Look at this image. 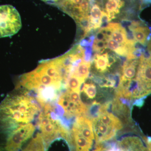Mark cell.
I'll return each mask as SVG.
<instances>
[{
	"mask_svg": "<svg viewBox=\"0 0 151 151\" xmlns=\"http://www.w3.org/2000/svg\"><path fill=\"white\" fill-rule=\"evenodd\" d=\"M40 111L36 99L27 93L9 94L0 104V131L29 124Z\"/></svg>",
	"mask_w": 151,
	"mask_h": 151,
	"instance_id": "obj_1",
	"label": "cell"
},
{
	"mask_svg": "<svg viewBox=\"0 0 151 151\" xmlns=\"http://www.w3.org/2000/svg\"><path fill=\"white\" fill-rule=\"evenodd\" d=\"M148 54H143L139 60L136 77L132 80L136 89L138 100H144L151 94V49H148Z\"/></svg>",
	"mask_w": 151,
	"mask_h": 151,
	"instance_id": "obj_3",
	"label": "cell"
},
{
	"mask_svg": "<svg viewBox=\"0 0 151 151\" xmlns=\"http://www.w3.org/2000/svg\"><path fill=\"white\" fill-rule=\"evenodd\" d=\"M43 108V111L41 112L38 119L37 125L45 150L57 138L62 137L69 142L70 138L67 129L59 119L54 107L51 104H47Z\"/></svg>",
	"mask_w": 151,
	"mask_h": 151,
	"instance_id": "obj_2",
	"label": "cell"
},
{
	"mask_svg": "<svg viewBox=\"0 0 151 151\" xmlns=\"http://www.w3.org/2000/svg\"><path fill=\"white\" fill-rule=\"evenodd\" d=\"M93 50L95 51L103 52L107 47V41L104 40H94L93 44Z\"/></svg>",
	"mask_w": 151,
	"mask_h": 151,
	"instance_id": "obj_18",
	"label": "cell"
},
{
	"mask_svg": "<svg viewBox=\"0 0 151 151\" xmlns=\"http://www.w3.org/2000/svg\"><path fill=\"white\" fill-rule=\"evenodd\" d=\"M121 46V45L119 44L111 38L109 39L107 41V47L115 52Z\"/></svg>",
	"mask_w": 151,
	"mask_h": 151,
	"instance_id": "obj_19",
	"label": "cell"
},
{
	"mask_svg": "<svg viewBox=\"0 0 151 151\" xmlns=\"http://www.w3.org/2000/svg\"><path fill=\"white\" fill-rule=\"evenodd\" d=\"M117 144L122 151H149L142 139L137 136L123 138Z\"/></svg>",
	"mask_w": 151,
	"mask_h": 151,
	"instance_id": "obj_8",
	"label": "cell"
},
{
	"mask_svg": "<svg viewBox=\"0 0 151 151\" xmlns=\"http://www.w3.org/2000/svg\"><path fill=\"white\" fill-rule=\"evenodd\" d=\"M22 27L20 15L15 8L10 5L0 6V38L14 35Z\"/></svg>",
	"mask_w": 151,
	"mask_h": 151,
	"instance_id": "obj_5",
	"label": "cell"
},
{
	"mask_svg": "<svg viewBox=\"0 0 151 151\" xmlns=\"http://www.w3.org/2000/svg\"><path fill=\"white\" fill-rule=\"evenodd\" d=\"M84 82L80 78L70 74L65 82V87L67 89L80 93V88Z\"/></svg>",
	"mask_w": 151,
	"mask_h": 151,
	"instance_id": "obj_16",
	"label": "cell"
},
{
	"mask_svg": "<svg viewBox=\"0 0 151 151\" xmlns=\"http://www.w3.org/2000/svg\"><path fill=\"white\" fill-rule=\"evenodd\" d=\"M92 121L96 144L110 140L116 136L119 131L116 127L103 124L96 118Z\"/></svg>",
	"mask_w": 151,
	"mask_h": 151,
	"instance_id": "obj_7",
	"label": "cell"
},
{
	"mask_svg": "<svg viewBox=\"0 0 151 151\" xmlns=\"http://www.w3.org/2000/svg\"><path fill=\"white\" fill-rule=\"evenodd\" d=\"M103 11L99 5L95 4L91 7L89 20L92 29H96L102 26Z\"/></svg>",
	"mask_w": 151,
	"mask_h": 151,
	"instance_id": "obj_14",
	"label": "cell"
},
{
	"mask_svg": "<svg viewBox=\"0 0 151 151\" xmlns=\"http://www.w3.org/2000/svg\"><path fill=\"white\" fill-rule=\"evenodd\" d=\"M83 92L89 99H93L97 95V88L95 84L93 83H85L81 89Z\"/></svg>",
	"mask_w": 151,
	"mask_h": 151,
	"instance_id": "obj_17",
	"label": "cell"
},
{
	"mask_svg": "<svg viewBox=\"0 0 151 151\" xmlns=\"http://www.w3.org/2000/svg\"><path fill=\"white\" fill-rule=\"evenodd\" d=\"M108 53L102 55L97 54L94 57V64L95 68L100 72H105L109 67Z\"/></svg>",
	"mask_w": 151,
	"mask_h": 151,
	"instance_id": "obj_15",
	"label": "cell"
},
{
	"mask_svg": "<svg viewBox=\"0 0 151 151\" xmlns=\"http://www.w3.org/2000/svg\"><path fill=\"white\" fill-rule=\"evenodd\" d=\"M139 22H134L130 29L132 30L135 40L142 45H145L150 33V29L146 26L139 25Z\"/></svg>",
	"mask_w": 151,
	"mask_h": 151,
	"instance_id": "obj_13",
	"label": "cell"
},
{
	"mask_svg": "<svg viewBox=\"0 0 151 151\" xmlns=\"http://www.w3.org/2000/svg\"><path fill=\"white\" fill-rule=\"evenodd\" d=\"M45 2L48 3L50 4L54 5H56L61 0H41Z\"/></svg>",
	"mask_w": 151,
	"mask_h": 151,
	"instance_id": "obj_21",
	"label": "cell"
},
{
	"mask_svg": "<svg viewBox=\"0 0 151 151\" xmlns=\"http://www.w3.org/2000/svg\"><path fill=\"white\" fill-rule=\"evenodd\" d=\"M125 63L122 68V75L120 82L132 81L137 75L139 60H132Z\"/></svg>",
	"mask_w": 151,
	"mask_h": 151,
	"instance_id": "obj_11",
	"label": "cell"
},
{
	"mask_svg": "<svg viewBox=\"0 0 151 151\" xmlns=\"http://www.w3.org/2000/svg\"><path fill=\"white\" fill-rule=\"evenodd\" d=\"M116 84V81L114 79L105 78L102 83H100V85L102 87L114 88Z\"/></svg>",
	"mask_w": 151,
	"mask_h": 151,
	"instance_id": "obj_20",
	"label": "cell"
},
{
	"mask_svg": "<svg viewBox=\"0 0 151 151\" xmlns=\"http://www.w3.org/2000/svg\"><path fill=\"white\" fill-rule=\"evenodd\" d=\"M93 151H99V149H98V147L96 146V147H95V149H94V150Z\"/></svg>",
	"mask_w": 151,
	"mask_h": 151,
	"instance_id": "obj_22",
	"label": "cell"
},
{
	"mask_svg": "<svg viewBox=\"0 0 151 151\" xmlns=\"http://www.w3.org/2000/svg\"><path fill=\"white\" fill-rule=\"evenodd\" d=\"M58 104L56 113L68 118L84 115L88 110L81 100L80 93L68 89L60 94Z\"/></svg>",
	"mask_w": 151,
	"mask_h": 151,
	"instance_id": "obj_4",
	"label": "cell"
},
{
	"mask_svg": "<svg viewBox=\"0 0 151 151\" xmlns=\"http://www.w3.org/2000/svg\"><path fill=\"white\" fill-rule=\"evenodd\" d=\"M71 141L73 142L75 151H90L93 142L83 137L77 130L72 128L71 130Z\"/></svg>",
	"mask_w": 151,
	"mask_h": 151,
	"instance_id": "obj_10",
	"label": "cell"
},
{
	"mask_svg": "<svg viewBox=\"0 0 151 151\" xmlns=\"http://www.w3.org/2000/svg\"><path fill=\"white\" fill-rule=\"evenodd\" d=\"M106 27L112 30L111 38L121 45L131 46L134 45L135 42L128 39L125 29L118 23H110Z\"/></svg>",
	"mask_w": 151,
	"mask_h": 151,
	"instance_id": "obj_9",
	"label": "cell"
},
{
	"mask_svg": "<svg viewBox=\"0 0 151 151\" xmlns=\"http://www.w3.org/2000/svg\"><path fill=\"white\" fill-rule=\"evenodd\" d=\"M90 66V62L84 59L81 60L73 65L70 74L84 81L89 76Z\"/></svg>",
	"mask_w": 151,
	"mask_h": 151,
	"instance_id": "obj_12",
	"label": "cell"
},
{
	"mask_svg": "<svg viewBox=\"0 0 151 151\" xmlns=\"http://www.w3.org/2000/svg\"><path fill=\"white\" fill-rule=\"evenodd\" d=\"M92 0H61L56 5L78 23L89 18Z\"/></svg>",
	"mask_w": 151,
	"mask_h": 151,
	"instance_id": "obj_6",
	"label": "cell"
}]
</instances>
